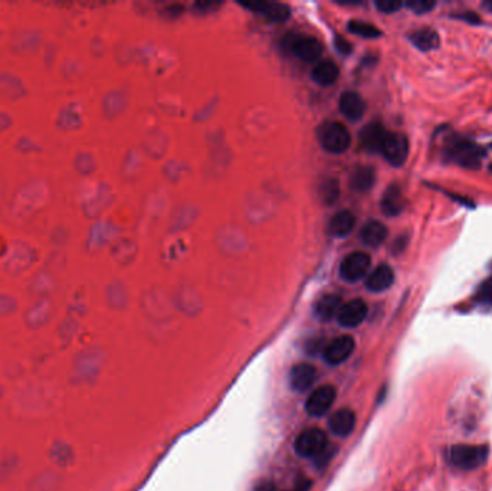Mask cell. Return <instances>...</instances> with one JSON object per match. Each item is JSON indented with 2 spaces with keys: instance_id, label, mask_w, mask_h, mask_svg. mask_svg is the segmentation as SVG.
Wrapping results in <instances>:
<instances>
[{
  "instance_id": "1",
  "label": "cell",
  "mask_w": 492,
  "mask_h": 491,
  "mask_svg": "<svg viewBox=\"0 0 492 491\" xmlns=\"http://www.w3.org/2000/svg\"><path fill=\"white\" fill-rule=\"evenodd\" d=\"M445 156L451 163L466 169H478L485 158V150L468 139L452 137L447 143Z\"/></svg>"
},
{
  "instance_id": "2",
  "label": "cell",
  "mask_w": 492,
  "mask_h": 491,
  "mask_svg": "<svg viewBox=\"0 0 492 491\" xmlns=\"http://www.w3.org/2000/svg\"><path fill=\"white\" fill-rule=\"evenodd\" d=\"M49 196V188L41 179L24 184L13 199V209L20 215H28L43 206Z\"/></svg>"
},
{
  "instance_id": "3",
  "label": "cell",
  "mask_w": 492,
  "mask_h": 491,
  "mask_svg": "<svg viewBox=\"0 0 492 491\" xmlns=\"http://www.w3.org/2000/svg\"><path fill=\"white\" fill-rule=\"evenodd\" d=\"M318 140L323 148L332 154L344 153L351 144L347 127L339 121H325L318 128Z\"/></svg>"
},
{
  "instance_id": "4",
  "label": "cell",
  "mask_w": 492,
  "mask_h": 491,
  "mask_svg": "<svg viewBox=\"0 0 492 491\" xmlns=\"http://www.w3.org/2000/svg\"><path fill=\"white\" fill-rule=\"evenodd\" d=\"M327 445V435L323 429L308 428L297 436L294 450L302 458H318L325 452Z\"/></svg>"
},
{
  "instance_id": "5",
  "label": "cell",
  "mask_w": 492,
  "mask_h": 491,
  "mask_svg": "<svg viewBox=\"0 0 492 491\" xmlns=\"http://www.w3.org/2000/svg\"><path fill=\"white\" fill-rule=\"evenodd\" d=\"M38 252L35 247H32L26 241H15L9 245V251L6 254L5 268L12 274H19L26 270H29L36 261Z\"/></svg>"
},
{
  "instance_id": "6",
  "label": "cell",
  "mask_w": 492,
  "mask_h": 491,
  "mask_svg": "<svg viewBox=\"0 0 492 491\" xmlns=\"http://www.w3.org/2000/svg\"><path fill=\"white\" fill-rule=\"evenodd\" d=\"M488 447L485 445H455L449 450V461L461 470H475L485 464Z\"/></svg>"
},
{
  "instance_id": "7",
  "label": "cell",
  "mask_w": 492,
  "mask_h": 491,
  "mask_svg": "<svg viewBox=\"0 0 492 491\" xmlns=\"http://www.w3.org/2000/svg\"><path fill=\"white\" fill-rule=\"evenodd\" d=\"M285 48L304 62H318L323 55L321 42L308 35H290L285 39Z\"/></svg>"
},
{
  "instance_id": "8",
  "label": "cell",
  "mask_w": 492,
  "mask_h": 491,
  "mask_svg": "<svg viewBox=\"0 0 492 491\" xmlns=\"http://www.w3.org/2000/svg\"><path fill=\"white\" fill-rule=\"evenodd\" d=\"M380 153L392 166L395 167L403 166L409 156V140L402 133L387 132Z\"/></svg>"
},
{
  "instance_id": "9",
  "label": "cell",
  "mask_w": 492,
  "mask_h": 491,
  "mask_svg": "<svg viewBox=\"0 0 492 491\" xmlns=\"http://www.w3.org/2000/svg\"><path fill=\"white\" fill-rule=\"evenodd\" d=\"M372 265V258L369 254L354 251L347 255L340 264V277L347 282H357L365 278Z\"/></svg>"
},
{
  "instance_id": "10",
  "label": "cell",
  "mask_w": 492,
  "mask_h": 491,
  "mask_svg": "<svg viewBox=\"0 0 492 491\" xmlns=\"http://www.w3.org/2000/svg\"><path fill=\"white\" fill-rule=\"evenodd\" d=\"M337 398L335 387L331 385H323L311 392L305 402V410L311 417H324L331 409Z\"/></svg>"
},
{
  "instance_id": "11",
  "label": "cell",
  "mask_w": 492,
  "mask_h": 491,
  "mask_svg": "<svg viewBox=\"0 0 492 491\" xmlns=\"http://www.w3.org/2000/svg\"><path fill=\"white\" fill-rule=\"evenodd\" d=\"M356 349V342L349 334L339 336V338L332 339L324 349H323V357L331 366L342 365L343 361H346L354 352Z\"/></svg>"
},
{
  "instance_id": "12",
  "label": "cell",
  "mask_w": 492,
  "mask_h": 491,
  "mask_svg": "<svg viewBox=\"0 0 492 491\" xmlns=\"http://www.w3.org/2000/svg\"><path fill=\"white\" fill-rule=\"evenodd\" d=\"M367 313H369L367 304L361 298H354L342 305L340 313L337 316V320H339L342 327L354 329L366 320Z\"/></svg>"
},
{
  "instance_id": "13",
  "label": "cell",
  "mask_w": 492,
  "mask_h": 491,
  "mask_svg": "<svg viewBox=\"0 0 492 491\" xmlns=\"http://www.w3.org/2000/svg\"><path fill=\"white\" fill-rule=\"evenodd\" d=\"M244 8L249 9L251 12L264 16L271 22H283L291 16V11L287 5L276 4V2H252V4H242Z\"/></svg>"
},
{
  "instance_id": "14",
  "label": "cell",
  "mask_w": 492,
  "mask_h": 491,
  "mask_svg": "<svg viewBox=\"0 0 492 491\" xmlns=\"http://www.w3.org/2000/svg\"><path fill=\"white\" fill-rule=\"evenodd\" d=\"M386 134L387 132L384 130V127L380 123L377 121L369 123L360 132V144L369 153H379L381 150Z\"/></svg>"
},
{
  "instance_id": "15",
  "label": "cell",
  "mask_w": 492,
  "mask_h": 491,
  "mask_svg": "<svg viewBox=\"0 0 492 491\" xmlns=\"http://www.w3.org/2000/svg\"><path fill=\"white\" fill-rule=\"evenodd\" d=\"M340 111L350 121H358L366 113V102L357 92L346 91L340 97Z\"/></svg>"
},
{
  "instance_id": "16",
  "label": "cell",
  "mask_w": 492,
  "mask_h": 491,
  "mask_svg": "<svg viewBox=\"0 0 492 491\" xmlns=\"http://www.w3.org/2000/svg\"><path fill=\"white\" fill-rule=\"evenodd\" d=\"M316 368L309 364H298L290 372V386L295 392L308 391L316 380Z\"/></svg>"
},
{
  "instance_id": "17",
  "label": "cell",
  "mask_w": 492,
  "mask_h": 491,
  "mask_svg": "<svg viewBox=\"0 0 492 491\" xmlns=\"http://www.w3.org/2000/svg\"><path fill=\"white\" fill-rule=\"evenodd\" d=\"M328 427L337 436H349L356 428V413L349 408L339 409L331 415Z\"/></svg>"
},
{
  "instance_id": "18",
  "label": "cell",
  "mask_w": 492,
  "mask_h": 491,
  "mask_svg": "<svg viewBox=\"0 0 492 491\" xmlns=\"http://www.w3.org/2000/svg\"><path fill=\"white\" fill-rule=\"evenodd\" d=\"M395 282V272L387 264H381L373 270L366 279V289L372 293H383L391 289Z\"/></svg>"
},
{
  "instance_id": "19",
  "label": "cell",
  "mask_w": 492,
  "mask_h": 491,
  "mask_svg": "<svg viewBox=\"0 0 492 491\" xmlns=\"http://www.w3.org/2000/svg\"><path fill=\"white\" fill-rule=\"evenodd\" d=\"M380 206H381V212L388 218L400 215L405 209V198H403L402 189L398 185L388 186L383 193Z\"/></svg>"
},
{
  "instance_id": "20",
  "label": "cell",
  "mask_w": 492,
  "mask_h": 491,
  "mask_svg": "<svg viewBox=\"0 0 492 491\" xmlns=\"http://www.w3.org/2000/svg\"><path fill=\"white\" fill-rule=\"evenodd\" d=\"M374 180H376V173H374L373 167L358 166L353 170V173L349 179V184L354 192L366 193L373 188Z\"/></svg>"
},
{
  "instance_id": "21",
  "label": "cell",
  "mask_w": 492,
  "mask_h": 491,
  "mask_svg": "<svg viewBox=\"0 0 492 491\" xmlns=\"http://www.w3.org/2000/svg\"><path fill=\"white\" fill-rule=\"evenodd\" d=\"M356 226V216L350 211H340L330 219L328 232L335 238H344Z\"/></svg>"
},
{
  "instance_id": "22",
  "label": "cell",
  "mask_w": 492,
  "mask_h": 491,
  "mask_svg": "<svg viewBox=\"0 0 492 491\" xmlns=\"http://www.w3.org/2000/svg\"><path fill=\"white\" fill-rule=\"evenodd\" d=\"M339 75H340V69H339V67H337V64L331 60L318 61L316 64L313 72H311L313 80L323 87L332 85L337 81V78H339Z\"/></svg>"
},
{
  "instance_id": "23",
  "label": "cell",
  "mask_w": 492,
  "mask_h": 491,
  "mask_svg": "<svg viewBox=\"0 0 492 491\" xmlns=\"http://www.w3.org/2000/svg\"><path fill=\"white\" fill-rule=\"evenodd\" d=\"M386 238H387V228L379 221L367 222L360 232L361 242L370 248L380 247Z\"/></svg>"
},
{
  "instance_id": "24",
  "label": "cell",
  "mask_w": 492,
  "mask_h": 491,
  "mask_svg": "<svg viewBox=\"0 0 492 491\" xmlns=\"http://www.w3.org/2000/svg\"><path fill=\"white\" fill-rule=\"evenodd\" d=\"M26 84L12 72H0V94L6 98L16 99L24 95Z\"/></svg>"
},
{
  "instance_id": "25",
  "label": "cell",
  "mask_w": 492,
  "mask_h": 491,
  "mask_svg": "<svg viewBox=\"0 0 492 491\" xmlns=\"http://www.w3.org/2000/svg\"><path fill=\"white\" fill-rule=\"evenodd\" d=\"M342 297L335 294H327L323 296L318 303L316 304V316L321 321H330L334 317L339 316L340 308H342Z\"/></svg>"
},
{
  "instance_id": "26",
  "label": "cell",
  "mask_w": 492,
  "mask_h": 491,
  "mask_svg": "<svg viewBox=\"0 0 492 491\" xmlns=\"http://www.w3.org/2000/svg\"><path fill=\"white\" fill-rule=\"evenodd\" d=\"M42 42V32L36 29L19 31L12 41V48L17 53H31L35 50Z\"/></svg>"
},
{
  "instance_id": "27",
  "label": "cell",
  "mask_w": 492,
  "mask_h": 491,
  "mask_svg": "<svg viewBox=\"0 0 492 491\" xmlns=\"http://www.w3.org/2000/svg\"><path fill=\"white\" fill-rule=\"evenodd\" d=\"M410 41L418 49L423 50V53H428V50L436 49L439 46V43H440L437 32L430 29V28H422V29L414 31L410 35Z\"/></svg>"
},
{
  "instance_id": "28",
  "label": "cell",
  "mask_w": 492,
  "mask_h": 491,
  "mask_svg": "<svg viewBox=\"0 0 492 491\" xmlns=\"http://www.w3.org/2000/svg\"><path fill=\"white\" fill-rule=\"evenodd\" d=\"M57 124L61 128H75L81 124V113L76 104L69 102V104L61 107L57 116Z\"/></svg>"
},
{
  "instance_id": "29",
  "label": "cell",
  "mask_w": 492,
  "mask_h": 491,
  "mask_svg": "<svg viewBox=\"0 0 492 491\" xmlns=\"http://www.w3.org/2000/svg\"><path fill=\"white\" fill-rule=\"evenodd\" d=\"M349 31L357 36L366 38V39H376L381 36V31L379 28H376L374 25L365 20H350Z\"/></svg>"
},
{
  "instance_id": "30",
  "label": "cell",
  "mask_w": 492,
  "mask_h": 491,
  "mask_svg": "<svg viewBox=\"0 0 492 491\" xmlns=\"http://www.w3.org/2000/svg\"><path fill=\"white\" fill-rule=\"evenodd\" d=\"M320 198L325 205H334L340 198V182L335 177H328L320 186Z\"/></svg>"
},
{
  "instance_id": "31",
  "label": "cell",
  "mask_w": 492,
  "mask_h": 491,
  "mask_svg": "<svg viewBox=\"0 0 492 491\" xmlns=\"http://www.w3.org/2000/svg\"><path fill=\"white\" fill-rule=\"evenodd\" d=\"M474 300L484 307H492V277L486 278L478 287Z\"/></svg>"
},
{
  "instance_id": "32",
  "label": "cell",
  "mask_w": 492,
  "mask_h": 491,
  "mask_svg": "<svg viewBox=\"0 0 492 491\" xmlns=\"http://www.w3.org/2000/svg\"><path fill=\"white\" fill-rule=\"evenodd\" d=\"M403 6L413 11L414 13L422 15V13L430 12L436 6V4L433 2V0H410V2L405 4Z\"/></svg>"
},
{
  "instance_id": "33",
  "label": "cell",
  "mask_w": 492,
  "mask_h": 491,
  "mask_svg": "<svg viewBox=\"0 0 492 491\" xmlns=\"http://www.w3.org/2000/svg\"><path fill=\"white\" fill-rule=\"evenodd\" d=\"M16 147L20 150V151H24V153H28V151H39L41 150V146L31 137L28 136H20L17 137L16 140Z\"/></svg>"
},
{
  "instance_id": "34",
  "label": "cell",
  "mask_w": 492,
  "mask_h": 491,
  "mask_svg": "<svg viewBox=\"0 0 492 491\" xmlns=\"http://www.w3.org/2000/svg\"><path fill=\"white\" fill-rule=\"evenodd\" d=\"M402 6H403V4L398 2V0H379V2H376V8L381 13H395Z\"/></svg>"
},
{
  "instance_id": "35",
  "label": "cell",
  "mask_w": 492,
  "mask_h": 491,
  "mask_svg": "<svg viewBox=\"0 0 492 491\" xmlns=\"http://www.w3.org/2000/svg\"><path fill=\"white\" fill-rule=\"evenodd\" d=\"M334 43H335L337 50H339V53H342L343 55H349V54L353 53L351 43H350L346 38H343V36H335Z\"/></svg>"
},
{
  "instance_id": "36",
  "label": "cell",
  "mask_w": 492,
  "mask_h": 491,
  "mask_svg": "<svg viewBox=\"0 0 492 491\" xmlns=\"http://www.w3.org/2000/svg\"><path fill=\"white\" fill-rule=\"evenodd\" d=\"M75 166H76V169L80 170V172H90L91 163H90V156H88V154H84V153L78 154L76 159H75Z\"/></svg>"
},
{
  "instance_id": "37",
  "label": "cell",
  "mask_w": 492,
  "mask_h": 491,
  "mask_svg": "<svg viewBox=\"0 0 492 491\" xmlns=\"http://www.w3.org/2000/svg\"><path fill=\"white\" fill-rule=\"evenodd\" d=\"M454 18L456 19H461V20H465V22H468L471 25H478L481 20H479V16L474 12H465V13H458V15H454Z\"/></svg>"
},
{
  "instance_id": "38",
  "label": "cell",
  "mask_w": 492,
  "mask_h": 491,
  "mask_svg": "<svg viewBox=\"0 0 492 491\" xmlns=\"http://www.w3.org/2000/svg\"><path fill=\"white\" fill-rule=\"evenodd\" d=\"M12 121H13V118L8 111L0 110V132H3V130H6L8 127H10Z\"/></svg>"
},
{
  "instance_id": "39",
  "label": "cell",
  "mask_w": 492,
  "mask_h": 491,
  "mask_svg": "<svg viewBox=\"0 0 492 491\" xmlns=\"http://www.w3.org/2000/svg\"><path fill=\"white\" fill-rule=\"evenodd\" d=\"M309 488H311V481L304 477L295 483L293 491H309Z\"/></svg>"
},
{
  "instance_id": "40",
  "label": "cell",
  "mask_w": 492,
  "mask_h": 491,
  "mask_svg": "<svg viewBox=\"0 0 492 491\" xmlns=\"http://www.w3.org/2000/svg\"><path fill=\"white\" fill-rule=\"evenodd\" d=\"M219 6H220L219 2H199V4H196V8H197L199 11H202V12H204V9L213 11V9L219 8Z\"/></svg>"
},
{
  "instance_id": "41",
  "label": "cell",
  "mask_w": 492,
  "mask_h": 491,
  "mask_svg": "<svg viewBox=\"0 0 492 491\" xmlns=\"http://www.w3.org/2000/svg\"><path fill=\"white\" fill-rule=\"evenodd\" d=\"M62 234H65V230L62 229V226L55 228L54 232H52V240L55 242H62Z\"/></svg>"
},
{
  "instance_id": "42",
  "label": "cell",
  "mask_w": 492,
  "mask_h": 491,
  "mask_svg": "<svg viewBox=\"0 0 492 491\" xmlns=\"http://www.w3.org/2000/svg\"><path fill=\"white\" fill-rule=\"evenodd\" d=\"M255 491H279V490H278L274 484H271V483H264V484H261V485H258Z\"/></svg>"
},
{
  "instance_id": "43",
  "label": "cell",
  "mask_w": 492,
  "mask_h": 491,
  "mask_svg": "<svg viewBox=\"0 0 492 491\" xmlns=\"http://www.w3.org/2000/svg\"><path fill=\"white\" fill-rule=\"evenodd\" d=\"M8 251H9V244L2 235H0V255H6Z\"/></svg>"
},
{
  "instance_id": "44",
  "label": "cell",
  "mask_w": 492,
  "mask_h": 491,
  "mask_svg": "<svg viewBox=\"0 0 492 491\" xmlns=\"http://www.w3.org/2000/svg\"><path fill=\"white\" fill-rule=\"evenodd\" d=\"M484 8L492 13V0H488V2H484Z\"/></svg>"
},
{
  "instance_id": "45",
  "label": "cell",
  "mask_w": 492,
  "mask_h": 491,
  "mask_svg": "<svg viewBox=\"0 0 492 491\" xmlns=\"http://www.w3.org/2000/svg\"><path fill=\"white\" fill-rule=\"evenodd\" d=\"M491 147H492V144H491Z\"/></svg>"
}]
</instances>
